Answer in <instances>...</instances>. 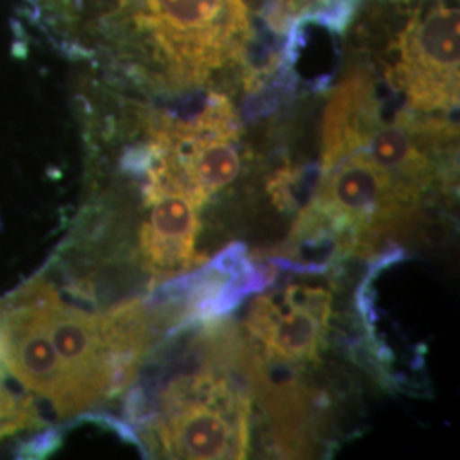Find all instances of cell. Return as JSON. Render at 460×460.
Listing matches in <instances>:
<instances>
[{
	"mask_svg": "<svg viewBox=\"0 0 460 460\" xmlns=\"http://www.w3.org/2000/svg\"><path fill=\"white\" fill-rule=\"evenodd\" d=\"M314 201L332 222L343 251L368 256L387 235L411 229L421 193L357 150L324 172Z\"/></svg>",
	"mask_w": 460,
	"mask_h": 460,
	"instance_id": "obj_2",
	"label": "cell"
},
{
	"mask_svg": "<svg viewBox=\"0 0 460 460\" xmlns=\"http://www.w3.org/2000/svg\"><path fill=\"white\" fill-rule=\"evenodd\" d=\"M378 123V102L370 79L363 74L351 75L329 101L323 132V171L328 172L346 155L365 147Z\"/></svg>",
	"mask_w": 460,
	"mask_h": 460,
	"instance_id": "obj_6",
	"label": "cell"
},
{
	"mask_svg": "<svg viewBox=\"0 0 460 460\" xmlns=\"http://www.w3.org/2000/svg\"><path fill=\"white\" fill-rule=\"evenodd\" d=\"M133 21L181 83L203 81L241 49L243 0H130Z\"/></svg>",
	"mask_w": 460,
	"mask_h": 460,
	"instance_id": "obj_1",
	"label": "cell"
},
{
	"mask_svg": "<svg viewBox=\"0 0 460 460\" xmlns=\"http://www.w3.org/2000/svg\"><path fill=\"white\" fill-rule=\"evenodd\" d=\"M397 83L414 110L447 111L459 101V11L445 4L414 17L401 38Z\"/></svg>",
	"mask_w": 460,
	"mask_h": 460,
	"instance_id": "obj_4",
	"label": "cell"
},
{
	"mask_svg": "<svg viewBox=\"0 0 460 460\" xmlns=\"http://www.w3.org/2000/svg\"><path fill=\"white\" fill-rule=\"evenodd\" d=\"M41 425L43 420L33 399L16 394L0 384V442Z\"/></svg>",
	"mask_w": 460,
	"mask_h": 460,
	"instance_id": "obj_7",
	"label": "cell"
},
{
	"mask_svg": "<svg viewBox=\"0 0 460 460\" xmlns=\"http://www.w3.org/2000/svg\"><path fill=\"white\" fill-rule=\"evenodd\" d=\"M142 164L147 167L144 195L148 215L138 237L140 260L152 283H161L180 277L205 260L198 256L195 244L199 230L198 215L207 201L152 148L144 154Z\"/></svg>",
	"mask_w": 460,
	"mask_h": 460,
	"instance_id": "obj_3",
	"label": "cell"
},
{
	"mask_svg": "<svg viewBox=\"0 0 460 460\" xmlns=\"http://www.w3.org/2000/svg\"><path fill=\"white\" fill-rule=\"evenodd\" d=\"M331 294L321 287L294 285L258 298L247 319V334L266 360L302 365L317 360L326 343Z\"/></svg>",
	"mask_w": 460,
	"mask_h": 460,
	"instance_id": "obj_5",
	"label": "cell"
}]
</instances>
